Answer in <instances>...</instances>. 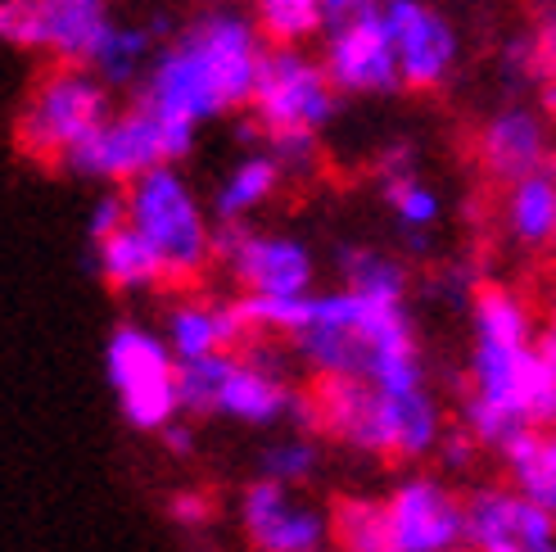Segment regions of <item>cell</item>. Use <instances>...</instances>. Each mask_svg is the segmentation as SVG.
I'll list each match as a JSON object with an SVG mask.
<instances>
[{"label":"cell","instance_id":"1","mask_svg":"<svg viewBox=\"0 0 556 552\" xmlns=\"http://www.w3.org/2000/svg\"><path fill=\"white\" fill-rule=\"evenodd\" d=\"M462 426L493 453L530 430L556 426V353L530 299L511 286H480L470 299Z\"/></svg>","mask_w":556,"mask_h":552},{"label":"cell","instance_id":"2","mask_svg":"<svg viewBox=\"0 0 556 552\" xmlns=\"http://www.w3.org/2000/svg\"><path fill=\"white\" fill-rule=\"evenodd\" d=\"M290 344L313 376H363L380 390L430 385L403 299H376L349 286L313 290L308 322Z\"/></svg>","mask_w":556,"mask_h":552},{"label":"cell","instance_id":"3","mask_svg":"<svg viewBox=\"0 0 556 552\" xmlns=\"http://www.w3.org/2000/svg\"><path fill=\"white\" fill-rule=\"evenodd\" d=\"M263 27L244 14L217 10L194 18L177 41H168L146 73L141 100L159 118L200 127L254 96L263 64Z\"/></svg>","mask_w":556,"mask_h":552},{"label":"cell","instance_id":"4","mask_svg":"<svg viewBox=\"0 0 556 552\" xmlns=\"http://www.w3.org/2000/svg\"><path fill=\"white\" fill-rule=\"evenodd\" d=\"M308 426L353 453L394 462H421L448 439L443 403L430 385L380 390L363 376H317L308 390Z\"/></svg>","mask_w":556,"mask_h":552},{"label":"cell","instance_id":"5","mask_svg":"<svg viewBox=\"0 0 556 552\" xmlns=\"http://www.w3.org/2000/svg\"><path fill=\"white\" fill-rule=\"evenodd\" d=\"M181 407L194 417H222L254 430L281 426L286 417L308 422V394L294 390L271 353L249 344L181 363Z\"/></svg>","mask_w":556,"mask_h":552},{"label":"cell","instance_id":"6","mask_svg":"<svg viewBox=\"0 0 556 552\" xmlns=\"http://www.w3.org/2000/svg\"><path fill=\"white\" fill-rule=\"evenodd\" d=\"M127 213L131 227L159 250L173 286L200 281L217 259V231L208 223V209L177 173V163H159V168L127 181Z\"/></svg>","mask_w":556,"mask_h":552},{"label":"cell","instance_id":"7","mask_svg":"<svg viewBox=\"0 0 556 552\" xmlns=\"http://www.w3.org/2000/svg\"><path fill=\"white\" fill-rule=\"evenodd\" d=\"M104 376L131 430L159 435L181 417V357L146 322H118L104 340Z\"/></svg>","mask_w":556,"mask_h":552},{"label":"cell","instance_id":"8","mask_svg":"<svg viewBox=\"0 0 556 552\" xmlns=\"http://www.w3.org/2000/svg\"><path fill=\"white\" fill-rule=\"evenodd\" d=\"M109 118H114L109 114V81L87 64H64L50 68L33 87V96L23 100L14 141L27 159L64 163Z\"/></svg>","mask_w":556,"mask_h":552},{"label":"cell","instance_id":"9","mask_svg":"<svg viewBox=\"0 0 556 552\" xmlns=\"http://www.w3.org/2000/svg\"><path fill=\"white\" fill-rule=\"evenodd\" d=\"M190 146H194V127L159 118L146 100H136V109L114 114L91 141H81L64 159V168L77 177H91V181H123L127 186L141 173L159 168V163L186 159Z\"/></svg>","mask_w":556,"mask_h":552},{"label":"cell","instance_id":"10","mask_svg":"<svg viewBox=\"0 0 556 552\" xmlns=\"http://www.w3.org/2000/svg\"><path fill=\"white\" fill-rule=\"evenodd\" d=\"M340 87L326 73V60H313L299 46H271L258 64V81L249 109L254 123L267 136H286V131H321L336 118Z\"/></svg>","mask_w":556,"mask_h":552},{"label":"cell","instance_id":"11","mask_svg":"<svg viewBox=\"0 0 556 552\" xmlns=\"http://www.w3.org/2000/svg\"><path fill=\"white\" fill-rule=\"evenodd\" d=\"M109 27V0H0V37L23 50H46L60 64L91 68Z\"/></svg>","mask_w":556,"mask_h":552},{"label":"cell","instance_id":"12","mask_svg":"<svg viewBox=\"0 0 556 552\" xmlns=\"http://www.w3.org/2000/svg\"><path fill=\"white\" fill-rule=\"evenodd\" d=\"M217 259L240 281L244 294H313L317 259L303 240L281 231H254L244 223H227L217 231Z\"/></svg>","mask_w":556,"mask_h":552},{"label":"cell","instance_id":"13","mask_svg":"<svg viewBox=\"0 0 556 552\" xmlns=\"http://www.w3.org/2000/svg\"><path fill=\"white\" fill-rule=\"evenodd\" d=\"M236 520L254 552H317L330 543V512L271 476L244 485Z\"/></svg>","mask_w":556,"mask_h":552},{"label":"cell","instance_id":"14","mask_svg":"<svg viewBox=\"0 0 556 552\" xmlns=\"http://www.w3.org/2000/svg\"><path fill=\"white\" fill-rule=\"evenodd\" d=\"M470 552H556V512L520 485H480L466 493Z\"/></svg>","mask_w":556,"mask_h":552},{"label":"cell","instance_id":"15","mask_svg":"<svg viewBox=\"0 0 556 552\" xmlns=\"http://www.w3.org/2000/svg\"><path fill=\"white\" fill-rule=\"evenodd\" d=\"M399 552H462L466 548V499L439 476H407L384 493Z\"/></svg>","mask_w":556,"mask_h":552},{"label":"cell","instance_id":"16","mask_svg":"<svg viewBox=\"0 0 556 552\" xmlns=\"http://www.w3.org/2000/svg\"><path fill=\"white\" fill-rule=\"evenodd\" d=\"M380 18H384L389 41H394V54H399L403 87L434 91L453 77L462 41H457V27L434 5H426V0H384Z\"/></svg>","mask_w":556,"mask_h":552},{"label":"cell","instance_id":"17","mask_svg":"<svg viewBox=\"0 0 556 552\" xmlns=\"http://www.w3.org/2000/svg\"><path fill=\"white\" fill-rule=\"evenodd\" d=\"M321 60L344 96H380V91H394L403 81L399 54H394V41H389V27H384L380 10L336 18Z\"/></svg>","mask_w":556,"mask_h":552},{"label":"cell","instance_id":"18","mask_svg":"<svg viewBox=\"0 0 556 552\" xmlns=\"http://www.w3.org/2000/svg\"><path fill=\"white\" fill-rule=\"evenodd\" d=\"M163 340L173 344V353L181 363H194V357H208V353H227V349H244L254 344V330H249L244 313H240V299L222 303V299H181L163 313Z\"/></svg>","mask_w":556,"mask_h":552},{"label":"cell","instance_id":"19","mask_svg":"<svg viewBox=\"0 0 556 552\" xmlns=\"http://www.w3.org/2000/svg\"><path fill=\"white\" fill-rule=\"evenodd\" d=\"M480 163L497 181H516L547 163V127L534 109L507 104L480 127Z\"/></svg>","mask_w":556,"mask_h":552},{"label":"cell","instance_id":"20","mask_svg":"<svg viewBox=\"0 0 556 552\" xmlns=\"http://www.w3.org/2000/svg\"><path fill=\"white\" fill-rule=\"evenodd\" d=\"M503 231L520 250H552V240H556V168L552 163L507 181Z\"/></svg>","mask_w":556,"mask_h":552},{"label":"cell","instance_id":"21","mask_svg":"<svg viewBox=\"0 0 556 552\" xmlns=\"http://www.w3.org/2000/svg\"><path fill=\"white\" fill-rule=\"evenodd\" d=\"M91 244H96V272H100V281L109 290L146 294V290H159L163 281H168L159 250L131 223L118 227L114 236H104V240H91Z\"/></svg>","mask_w":556,"mask_h":552},{"label":"cell","instance_id":"22","mask_svg":"<svg viewBox=\"0 0 556 552\" xmlns=\"http://www.w3.org/2000/svg\"><path fill=\"white\" fill-rule=\"evenodd\" d=\"M380 177H384V204H389V213L399 217V227H403L407 240L421 244V240L439 227V217H443L439 190H434L430 181L416 177L412 150H403V146H394V150L384 154Z\"/></svg>","mask_w":556,"mask_h":552},{"label":"cell","instance_id":"23","mask_svg":"<svg viewBox=\"0 0 556 552\" xmlns=\"http://www.w3.org/2000/svg\"><path fill=\"white\" fill-rule=\"evenodd\" d=\"M286 168L276 163L271 150L263 154H244L240 163H231V173L217 181V196H213V213L222 223H244L249 213H258L276 190H281Z\"/></svg>","mask_w":556,"mask_h":552},{"label":"cell","instance_id":"24","mask_svg":"<svg viewBox=\"0 0 556 552\" xmlns=\"http://www.w3.org/2000/svg\"><path fill=\"white\" fill-rule=\"evenodd\" d=\"M497 457H503L511 485H520L530 499H539L543 507L556 512V426H543V430L511 439Z\"/></svg>","mask_w":556,"mask_h":552},{"label":"cell","instance_id":"25","mask_svg":"<svg viewBox=\"0 0 556 552\" xmlns=\"http://www.w3.org/2000/svg\"><path fill=\"white\" fill-rule=\"evenodd\" d=\"M330 543L340 552H399L394 526H389L384 499H340L330 507Z\"/></svg>","mask_w":556,"mask_h":552},{"label":"cell","instance_id":"26","mask_svg":"<svg viewBox=\"0 0 556 552\" xmlns=\"http://www.w3.org/2000/svg\"><path fill=\"white\" fill-rule=\"evenodd\" d=\"M154 37L146 33V27L136 23H114L104 33V41L96 46L91 54V68L109 81V87H131L136 77H146L150 64H154Z\"/></svg>","mask_w":556,"mask_h":552},{"label":"cell","instance_id":"27","mask_svg":"<svg viewBox=\"0 0 556 552\" xmlns=\"http://www.w3.org/2000/svg\"><path fill=\"white\" fill-rule=\"evenodd\" d=\"M336 267H340V286H349V290H363L376 299H407V267L384 250L344 244L336 254Z\"/></svg>","mask_w":556,"mask_h":552},{"label":"cell","instance_id":"28","mask_svg":"<svg viewBox=\"0 0 556 552\" xmlns=\"http://www.w3.org/2000/svg\"><path fill=\"white\" fill-rule=\"evenodd\" d=\"M326 18L330 14L321 0H258L254 5V23L276 46H303L313 33H321Z\"/></svg>","mask_w":556,"mask_h":552},{"label":"cell","instance_id":"29","mask_svg":"<svg viewBox=\"0 0 556 552\" xmlns=\"http://www.w3.org/2000/svg\"><path fill=\"white\" fill-rule=\"evenodd\" d=\"M313 294H240V313L249 322V330L271 340H294V330L308 322Z\"/></svg>","mask_w":556,"mask_h":552},{"label":"cell","instance_id":"30","mask_svg":"<svg viewBox=\"0 0 556 552\" xmlns=\"http://www.w3.org/2000/svg\"><path fill=\"white\" fill-rule=\"evenodd\" d=\"M258 472L271 476V480H281V485H308L317 472H321V449H317V439L313 435H281V439H271V444L263 449L258 457Z\"/></svg>","mask_w":556,"mask_h":552},{"label":"cell","instance_id":"31","mask_svg":"<svg viewBox=\"0 0 556 552\" xmlns=\"http://www.w3.org/2000/svg\"><path fill=\"white\" fill-rule=\"evenodd\" d=\"M267 150L276 163L286 168V177H303L317 168V136L313 131H286V136H267Z\"/></svg>","mask_w":556,"mask_h":552},{"label":"cell","instance_id":"32","mask_svg":"<svg viewBox=\"0 0 556 552\" xmlns=\"http://www.w3.org/2000/svg\"><path fill=\"white\" fill-rule=\"evenodd\" d=\"M131 223V213H127V190H109V196H100L87 213V236L91 240H104V236H114L118 227Z\"/></svg>","mask_w":556,"mask_h":552},{"label":"cell","instance_id":"33","mask_svg":"<svg viewBox=\"0 0 556 552\" xmlns=\"http://www.w3.org/2000/svg\"><path fill=\"white\" fill-rule=\"evenodd\" d=\"M173 520L177 526H204V520L213 516V503L204 499V493H177V499L168 503Z\"/></svg>","mask_w":556,"mask_h":552},{"label":"cell","instance_id":"34","mask_svg":"<svg viewBox=\"0 0 556 552\" xmlns=\"http://www.w3.org/2000/svg\"><path fill=\"white\" fill-rule=\"evenodd\" d=\"M159 439L168 444V453H173V457H190V453H194V430H190L181 417L163 426V430H159Z\"/></svg>","mask_w":556,"mask_h":552},{"label":"cell","instance_id":"35","mask_svg":"<svg viewBox=\"0 0 556 552\" xmlns=\"http://www.w3.org/2000/svg\"><path fill=\"white\" fill-rule=\"evenodd\" d=\"M330 18H349V14H363V10H376V0H321Z\"/></svg>","mask_w":556,"mask_h":552},{"label":"cell","instance_id":"36","mask_svg":"<svg viewBox=\"0 0 556 552\" xmlns=\"http://www.w3.org/2000/svg\"><path fill=\"white\" fill-rule=\"evenodd\" d=\"M543 340H547V349L556 353V281H552V294H547V317H543Z\"/></svg>","mask_w":556,"mask_h":552},{"label":"cell","instance_id":"37","mask_svg":"<svg viewBox=\"0 0 556 552\" xmlns=\"http://www.w3.org/2000/svg\"><path fill=\"white\" fill-rule=\"evenodd\" d=\"M317 552H340V548H336V543H326V548H317Z\"/></svg>","mask_w":556,"mask_h":552},{"label":"cell","instance_id":"38","mask_svg":"<svg viewBox=\"0 0 556 552\" xmlns=\"http://www.w3.org/2000/svg\"><path fill=\"white\" fill-rule=\"evenodd\" d=\"M552 250H556V240H552Z\"/></svg>","mask_w":556,"mask_h":552},{"label":"cell","instance_id":"39","mask_svg":"<svg viewBox=\"0 0 556 552\" xmlns=\"http://www.w3.org/2000/svg\"><path fill=\"white\" fill-rule=\"evenodd\" d=\"M462 552H470V548H462Z\"/></svg>","mask_w":556,"mask_h":552}]
</instances>
